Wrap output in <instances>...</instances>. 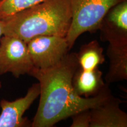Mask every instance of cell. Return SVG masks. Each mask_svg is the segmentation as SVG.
<instances>
[{"label": "cell", "instance_id": "6da1fadb", "mask_svg": "<svg viewBox=\"0 0 127 127\" xmlns=\"http://www.w3.org/2000/svg\"><path fill=\"white\" fill-rule=\"evenodd\" d=\"M78 68L77 54L74 52L68 54L59 63L48 69H33L30 75L38 81L40 99L31 127H53L79 111L96 107L111 95L107 84L92 97L78 94L72 79Z\"/></svg>", "mask_w": 127, "mask_h": 127}, {"label": "cell", "instance_id": "7a4b0ae2", "mask_svg": "<svg viewBox=\"0 0 127 127\" xmlns=\"http://www.w3.org/2000/svg\"><path fill=\"white\" fill-rule=\"evenodd\" d=\"M71 19L70 0H44L1 20L3 35L27 43L38 36H66Z\"/></svg>", "mask_w": 127, "mask_h": 127}, {"label": "cell", "instance_id": "3957f363", "mask_svg": "<svg viewBox=\"0 0 127 127\" xmlns=\"http://www.w3.org/2000/svg\"><path fill=\"white\" fill-rule=\"evenodd\" d=\"M123 1L70 0L72 19L66 35L69 49L82 34L99 29L109 11Z\"/></svg>", "mask_w": 127, "mask_h": 127}, {"label": "cell", "instance_id": "277c9868", "mask_svg": "<svg viewBox=\"0 0 127 127\" xmlns=\"http://www.w3.org/2000/svg\"><path fill=\"white\" fill-rule=\"evenodd\" d=\"M34 68L27 43L15 36L2 35L0 38V75L10 72L18 78L30 75Z\"/></svg>", "mask_w": 127, "mask_h": 127}, {"label": "cell", "instance_id": "5b68a950", "mask_svg": "<svg viewBox=\"0 0 127 127\" xmlns=\"http://www.w3.org/2000/svg\"><path fill=\"white\" fill-rule=\"evenodd\" d=\"M28 50L34 68L45 69L55 66L68 54L66 36L42 35L27 42Z\"/></svg>", "mask_w": 127, "mask_h": 127}, {"label": "cell", "instance_id": "8992f818", "mask_svg": "<svg viewBox=\"0 0 127 127\" xmlns=\"http://www.w3.org/2000/svg\"><path fill=\"white\" fill-rule=\"evenodd\" d=\"M101 38L109 42L107 55L109 67L105 77L109 84L127 79V33L101 28Z\"/></svg>", "mask_w": 127, "mask_h": 127}, {"label": "cell", "instance_id": "52a82bcc", "mask_svg": "<svg viewBox=\"0 0 127 127\" xmlns=\"http://www.w3.org/2000/svg\"><path fill=\"white\" fill-rule=\"evenodd\" d=\"M39 94V84L35 83L28 89L27 94L23 97L12 101L1 100L0 127H28L29 121L23 115Z\"/></svg>", "mask_w": 127, "mask_h": 127}, {"label": "cell", "instance_id": "ba28073f", "mask_svg": "<svg viewBox=\"0 0 127 127\" xmlns=\"http://www.w3.org/2000/svg\"><path fill=\"white\" fill-rule=\"evenodd\" d=\"M120 99L110 95L103 102L90 109V127H127V114L120 108Z\"/></svg>", "mask_w": 127, "mask_h": 127}, {"label": "cell", "instance_id": "9c48e42d", "mask_svg": "<svg viewBox=\"0 0 127 127\" xmlns=\"http://www.w3.org/2000/svg\"><path fill=\"white\" fill-rule=\"evenodd\" d=\"M102 75V72L98 68L93 70H84L79 66L72 79L76 93L80 96L85 95V97L98 94L105 85Z\"/></svg>", "mask_w": 127, "mask_h": 127}, {"label": "cell", "instance_id": "30bf717a", "mask_svg": "<svg viewBox=\"0 0 127 127\" xmlns=\"http://www.w3.org/2000/svg\"><path fill=\"white\" fill-rule=\"evenodd\" d=\"M79 68L84 70H93L104 62L103 49L96 41H93L82 47L77 54Z\"/></svg>", "mask_w": 127, "mask_h": 127}, {"label": "cell", "instance_id": "8fae6325", "mask_svg": "<svg viewBox=\"0 0 127 127\" xmlns=\"http://www.w3.org/2000/svg\"><path fill=\"white\" fill-rule=\"evenodd\" d=\"M127 33V0L115 5L109 11L100 27Z\"/></svg>", "mask_w": 127, "mask_h": 127}, {"label": "cell", "instance_id": "7c38bea8", "mask_svg": "<svg viewBox=\"0 0 127 127\" xmlns=\"http://www.w3.org/2000/svg\"><path fill=\"white\" fill-rule=\"evenodd\" d=\"M43 1L44 0H2L0 2V20H4Z\"/></svg>", "mask_w": 127, "mask_h": 127}, {"label": "cell", "instance_id": "4fadbf2b", "mask_svg": "<svg viewBox=\"0 0 127 127\" xmlns=\"http://www.w3.org/2000/svg\"><path fill=\"white\" fill-rule=\"evenodd\" d=\"M72 122L71 127H90L91 123L90 109L79 111L72 117Z\"/></svg>", "mask_w": 127, "mask_h": 127}, {"label": "cell", "instance_id": "5bb4252c", "mask_svg": "<svg viewBox=\"0 0 127 127\" xmlns=\"http://www.w3.org/2000/svg\"><path fill=\"white\" fill-rule=\"evenodd\" d=\"M3 35V32H2V21L0 20V38Z\"/></svg>", "mask_w": 127, "mask_h": 127}, {"label": "cell", "instance_id": "9a60e30c", "mask_svg": "<svg viewBox=\"0 0 127 127\" xmlns=\"http://www.w3.org/2000/svg\"><path fill=\"white\" fill-rule=\"evenodd\" d=\"M1 88V81H0V88Z\"/></svg>", "mask_w": 127, "mask_h": 127}, {"label": "cell", "instance_id": "2e32d148", "mask_svg": "<svg viewBox=\"0 0 127 127\" xmlns=\"http://www.w3.org/2000/svg\"><path fill=\"white\" fill-rule=\"evenodd\" d=\"M2 1V0H0V2H1Z\"/></svg>", "mask_w": 127, "mask_h": 127}]
</instances>
